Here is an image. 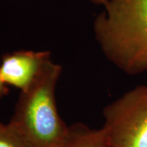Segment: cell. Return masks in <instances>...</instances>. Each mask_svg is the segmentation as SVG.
<instances>
[{
    "mask_svg": "<svg viewBox=\"0 0 147 147\" xmlns=\"http://www.w3.org/2000/svg\"><path fill=\"white\" fill-rule=\"evenodd\" d=\"M93 31L105 57L122 72H147V0H109Z\"/></svg>",
    "mask_w": 147,
    "mask_h": 147,
    "instance_id": "6da1fadb",
    "label": "cell"
},
{
    "mask_svg": "<svg viewBox=\"0 0 147 147\" xmlns=\"http://www.w3.org/2000/svg\"><path fill=\"white\" fill-rule=\"evenodd\" d=\"M61 72V66L49 60L31 86L19 95L8 124L26 147H57L68 130L56 100Z\"/></svg>",
    "mask_w": 147,
    "mask_h": 147,
    "instance_id": "7a4b0ae2",
    "label": "cell"
},
{
    "mask_svg": "<svg viewBox=\"0 0 147 147\" xmlns=\"http://www.w3.org/2000/svg\"><path fill=\"white\" fill-rule=\"evenodd\" d=\"M104 129L110 147H147V84L106 105Z\"/></svg>",
    "mask_w": 147,
    "mask_h": 147,
    "instance_id": "3957f363",
    "label": "cell"
},
{
    "mask_svg": "<svg viewBox=\"0 0 147 147\" xmlns=\"http://www.w3.org/2000/svg\"><path fill=\"white\" fill-rule=\"evenodd\" d=\"M49 60V51L18 50L5 53L0 60L1 78L7 86L24 92L31 86Z\"/></svg>",
    "mask_w": 147,
    "mask_h": 147,
    "instance_id": "277c9868",
    "label": "cell"
},
{
    "mask_svg": "<svg viewBox=\"0 0 147 147\" xmlns=\"http://www.w3.org/2000/svg\"><path fill=\"white\" fill-rule=\"evenodd\" d=\"M57 147H110L104 129L91 128L81 123L68 127Z\"/></svg>",
    "mask_w": 147,
    "mask_h": 147,
    "instance_id": "5b68a950",
    "label": "cell"
},
{
    "mask_svg": "<svg viewBox=\"0 0 147 147\" xmlns=\"http://www.w3.org/2000/svg\"><path fill=\"white\" fill-rule=\"evenodd\" d=\"M0 147L26 146L8 123H0Z\"/></svg>",
    "mask_w": 147,
    "mask_h": 147,
    "instance_id": "8992f818",
    "label": "cell"
},
{
    "mask_svg": "<svg viewBox=\"0 0 147 147\" xmlns=\"http://www.w3.org/2000/svg\"><path fill=\"white\" fill-rule=\"evenodd\" d=\"M8 91H9L8 86L3 81L0 74V100L8 93Z\"/></svg>",
    "mask_w": 147,
    "mask_h": 147,
    "instance_id": "52a82bcc",
    "label": "cell"
},
{
    "mask_svg": "<svg viewBox=\"0 0 147 147\" xmlns=\"http://www.w3.org/2000/svg\"><path fill=\"white\" fill-rule=\"evenodd\" d=\"M92 3H94L95 5L98 6H105V4L108 3L109 0H90Z\"/></svg>",
    "mask_w": 147,
    "mask_h": 147,
    "instance_id": "ba28073f",
    "label": "cell"
}]
</instances>
